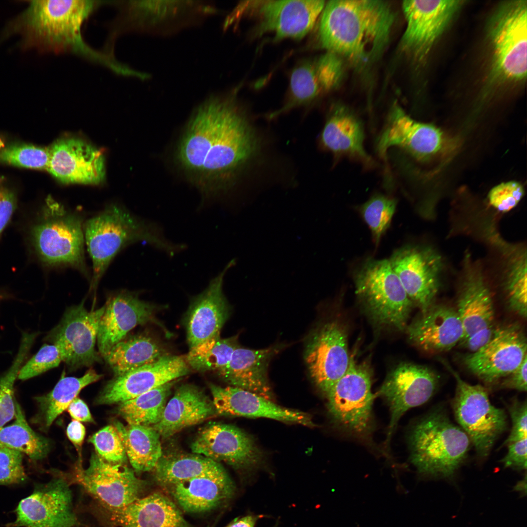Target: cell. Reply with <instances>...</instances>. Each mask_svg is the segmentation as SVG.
<instances>
[{"label":"cell","instance_id":"74e56055","mask_svg":"<svg viewBox=\"0 0 527 527\" xmlns=\"http://www.w3.org/2000/svg\"><path fill=\"white\" fill-rule=\"evenodd\" d=\"M163 355L162 348L155 340L140 334L126 336L103 357L116 376L153 363Z\"/></svg>","mask_w":527,"mask_h":527},{"label":"cell","instance_id":"94428289","mask_svg":"<svg viewBox=\"0 0 527 527\" xmlns=\"http://www.w3.org/2000/svg\"><path fill=\"white\" fill-rule=\"evenodd\" d=\"M74 527H89L80 523V524H78V525H77L76 526H75Z\"/></svg>","mask_w":527,"mask_h":527},{"label":"cell","instance_id":"44dd1931","mask_svg":"<svg viewBox=\"0 0 527 527\" xmlns=\"http://www.w3.org/2000/svg\"><path fill=\"white\" fill-rule=\"evenodd\" d=\"M461 0H405L402 4L406 21L401 40L402 50L417 61L429 53L462 5Z\"/></svg>","mask_w":527,"mask_h":527},{"label":"cell","instance_id":"603a6c76","mask_svg":"<svg viewBox=\"0 0 527 527\" xmlns=\"http://www.w3.org/2000/svg\"><path fill=\"white\" fill-rule=\"evenodd\" d=\"M189 367L185 357L163 355L153 363L115 376L105 385L96 402L120 404L186 375Z\"/></svg>","mask_w":527,"mask_h":527},{"label":"cell","instance_id":"7402d4cb","mask_svg":"<svg viewBox=\"0 0 527 527\" xmlns=\"http://www.w3.org/2000/svg\"><path fill=\"white\" fill-rule=\"evenodd\" d=\"M190 448L195 454L240 470L254 468L262 459L261 451L249 435L219 422H210L200 429Z\"/></svg>","mask_w":527,"mask_h":527},{"label":"cell","instance_id":"91938a15","mask_svg":"<svg viewBox=\"0 0 527 527\" xmlns=\"http://www.w3.org/2000/svg\"><path fill=\"white\" fill-rule=\"evenodd\" d=\"M513 490L518 491L520 493V495L522 496L526 495L527 494V476L526 474L524 479L519 481L516 485L513 487Z\"/></svg>","mask_w":527,"mask_h":527},{"label":"cell","instance_id":"ba28073f","mask_svg":"<svg viewBox=\"0 0 527 527\" xmlns=\"http://www.w3.org/2000/svg\"><path fill=\"white\" fill-rule=\"evenodd\" d=\"M41 221L33 230L35 246L45 264L71 267L86 276L83 218L48 197Z\"/></svg>","mask_w":527,"mask_h":527},{"label":"cell","instance_id":"bcb514c9","mask_svg":"<svg viewBox=\"0 0 527 527\" xmlns=\"http://www.w3.org/2000/svg\"><path fill=\"white\" fill-rule=\"evenodd\" d=\"M97 454L112 464H124L127 457L122 440L114 426L109 425L99 430L88 440Z\"/></svg>","mask_w":527,"mask_h":527},{"label":"cell","instance_id":"484cf974","mask_svg":"<svg viewBox=\"0 0 527 527\" xmlns=\"http://www.w3.org/2000/svg\"><path fill=\"white\" fill-rule=\"evenodd\" d=\"M99 322L97 342L104 357L135 327L153 320L156 306L137 294L121 291L108 297Z\"/></svg>","mask_w":527,"mask_h":527},{"label":"cell","instance_id":"8d00e7d4","mask_svg":"<svg viewBox=\"0 0 527 527\" xmlns=\"http://www.w3.org/2000/svg\"><path fill=\"white\" fill-rule=\"evenodd\" d=\"M124 444L127 457L138 473L153 470L162 456L160 435L153 426L138 425H114Z\"/></svg>","mask_w":527,"mask_h":527},{"label":"cell","instance_id":"3957f363","mask_svg":"<svg viewBox=\"0 0 527 527\" xmlns=\"http://www.w3.org/2000/svg\"><path fill=\"white\" fill-rule=\"evenodd\" d=\"M322 12L319 39L328 52L364 66L386 47L395 17L386 2L330 0Z\"/></svg>","mask_w":527,"mask_h":527},{"label":"cell","instance_id":"4fadbf2b","mask_svg":"<svg viewBox=\"0 0 527 527\" xmlns=\"http://www.w3.org/2000/svg\"><path fill=\"white\" fill-rule=\"evenodd\" d=\"M388 260L413 305L426 312L435 304L441 286V255L429 246L410 244L396 250Z\"/></svg>","mask_w":527,"mask_h":527},{"label":"cell","instance_id":"b9f144b4","mask_svg":"<svg viewBox=\"0 0 527 527\" xmlns=\"http://www.w3.org/2000/svg\"><path fill=\"white\" fill-rule=\"evenodd\" d=\"M238 346L237 336L222 339L219 336L190 348L185 360L197 371H218L227 365Z\"/></svg>","mask_w":527,"mask_h":527},{"label":"cell","instance_id":"60d3db41","mask_svg":"<svg viewBox=\"0 0 527 527\" xmlns=\"http://www.w3.org/2000/svg\"><path fill=\"white\" fill-rule=\"evenodd\" d=\"M15 417L13 424L0 428V446L25 454L33 461L44 459L50 451V441L31 428L17 401Z\"/></svg>","mask_w":527,"mask_h":527},{"label":"cell","instance_id":"9c48e42d","mask_svg":"<svg viewBox=\"0 0 527 527\" xmlns=\"http://www.w3.org/2000/svg\"><path fill=\"white\" fill-rule=\"evenodd\" d=\"M372 371L366 363L350 356L348 367L326 394L327 407L334 423L344 432L363 440L373 430Z\"/></svg>","mask_w":527,"mask_h":527},{"label":"cell","instance_id":"1f68e13d","mask_svg":"<svg viewBox=\"0 0 527 527\" xmlns=\"http://www.w3.org/2000/svg\"><path fill=\"white\" fill-rule=\"evenodd\" d=\"M104 510L109 522L118 527H189L175 503L160 493L142 497L122 508Z\"/></svg>","mask_w":527,"mask_h":527},{"label":"cell","instance_id":"ffe728a7","mask_svg":"<svg viewBox=\"0 0 527 527\" xmlns=\"http://www.w3.org/2000/svg\"><path fill=\"white\" fill-rule=\"evenodd\" d=\"M439 383L437 374L429 368L409 363H403L386 376L375 397H382L390 411L385 447L388 450L398 422L409 409L428 401L435 392Z\"/></svg>","mask_w":527,"mask_h":527},{"label":"cell","instance_id":"9a60e30c","mask_svg":"<svg viewBox=\"0 0 527 527\" xmlns=\"http://www.w3.org/2000/svg\"><path fill=\"white\" fill-rule=\"evenodd\" d=\"M74 480L103 509L127 506L142 497L147 485L126 465L109 463L97 453L92 454L86 469L77 467Z\"/></svg>","mask_w":527,"mask_h":527},{"label":"cell","instance_id":"30bf717a","mask_svg":"<svg viewBox=\"0 0 527 527\" xmlns=\"http://www.w3.org/2000/svg\"><path fill=\"white\" fill-rule=\"evenodd\" d=\"M392 147L421 162H428L449 158L456 152L458 143L440 128L415 120L394 103L377 141L376 149L380 157L385 159Z\"/></svg>","mask_w":527,"mask_h":527},{"label":"cell","instance_id":"6f0895ef","mask_svg":"<svg viewBox=\"0 0 527 527\" xmlns=\"http://www.w3.org/2000/svg\"><path fill=\"white\" fill-rule=\"evenodd\" d=\"M66 434L77 449L80 450L85 435V428L81 422L72 421L67 426Z\"/></svg>","mask_w":527,"mask_h":527},{"label":"cell","instance_id":"8fae6325","mask_svg":"<svg viewBox=\"0 0 527 527\" xmlns=\"http://www.w3.org/2000/svg\"><path fill=\"white\" fill-rule=\"evenodd\" d=\"M442 363L456 381L452 402L456 419L473 443L478 455L485 458L507 429L505 412L491 404L484 387L469 384L447 362Z\"/></svg>","mask_w":527,"mask_h":527},{"label":"cell","instance_id":"ac0fdd59","mask_svg":"<svg viewBox=\"0 0 527 527\" xmlns=\"http://www.w3.org/2000/svg\"><path fill=\"white\" fill-rule=\"evenodd\" d=\"M304 360L313 382L326 396L349 365L348 334L344 324L335 320L316 328L306 343Z\"/></svg>","mask_w":527,"mask_h":527},{"label":"cell","instance_id":"f1b7e54d","mask_svg":"<svg viewBox=\"0 0 527 527\" xmlns=\"http://www.w3.org/2000/svg\"><path fill=\"white\" fill-rule=\"evenodd\" d=\"M405 331L409 340L421 349L430 353L450 350L464 337L462 324L456 309L434 304L421 313L407 325Z\"/></svg>","mask_w":527,"mask_h":527},{"label":"cell","instance_id":"ab89813d","mask_svg":"<svg viewBox=\"0 0 527 527\" xmlns=\"http://www.w3.org/2000/svg\"><path fill=\"white\" fill-rule=\"evenodd\" d=\"M176 380L119 404L118 413L129 425L153 426L161 420Z\"/></svg>","mask_w":527,"mask_h":527},{"label":"cell","instance_id":"277c9868","mask_svg":"<svg viewBox=\"0 0 527 527\" xmlns=\"http://www.w3.org/2000/svg\"><path fill=\"white\" fill-rule=\"evenodd\" d=\"M84 241L92 263L90 288L95 290L115 256L130 244L144 242L174 256L186 248L169 241L156 223L141 219L112 204L83 224Z\"/></svg>","mask_w":527,"mask_h":527},{"label":"cell","instance_id":"f6af8a7d","mask_svg":"<svg viewBox=\"0 0 527 527\" xmlns=\"http://www.w3.org/2000/svg\"><path fill=\"white\" fill-rule=\"evenodd\" d=\"M49 148L26 144H14L0 150V161L15 166L47 170Z\"/></svg>","mask_w":527,"mask_h":527},{"label":"cell","instance_id":"4316f807","mask_svg":"<svg viewBox=\"0 0 527 527\" xmlns=\"http://www.w3.org/2000/svg\"><path fill=\"white\" fill-rule=\"evenodd\" d=\"M216 414L226 416L266 418L313 426L311 417L298 410L280 406L252 392L234 386L209 384Z\"/></svg>","mask_w":527,"mask_h":527},{"label":"cell","instance_id":"e575fe53","mask_svg":"<svg viewBox=\"0 0 527 527\" xmlns=\"http://www.w3.org/2000/svg\"><path fill=\"white\" fill-rule=\"evenodd\" d=\"M179 506L192 513L210 511L233 496L235 486L226 472L203 475L169 486Z\"/></svg>","mask_w":527,"mask_h":527},{"label":"cell","instance_id":"e0dca14e","mask_svg":"<svg viewBox=\"0 0 527 527\" xmlns=\"http://www.w3.org/2000/svg\"><path fill=\"white\" fill-rule=\"evenodd\" d=\"M104 310L103 305L89 311L83 301L67 309L59 324L46 336V341L60 348L69 370L90 366L100 361L95 345Z\"/></svg>","mask_w":527,"mask_h":527},{"label":"cell","instance_id":"8992f818","mask_svg":"<svg viewBox=\"0 0 527 527\" xmlns=\"http://www.w3.org/2000/svg\"><path fill=\"white\" fill-rule=\"evenodd\" d=\"M120 11L111 28L109 39L127 31L169 36L200 25L220 10L203 0L113 1Z\"/></svg>","mask_w":527,"mask_h":527},{"label":"cell","instance_id":"d6986e66","mask_svg":"<svg viewBox=\"0 0 527 527\" xmlns=\"http://www.w3.org/2000/svg\"><path fill=\"white\" fill-rule=\"evenodd\" d=\"M324 5L325 1L320 0L252 1L239 4L233 12L251 11L258 16V35L269 32L276 40L301 39L313 28Z\"/></svg>","mask_w":527,"mask_h":527},{"label":"cell","instance_id":"7bdbcfd3","mask_svg":"<svg viewBox=\"0 0 527 527\" xmlns=\"http://www.w3.org/2000/svg\"><path fill=\"white\" fill-rule=\"evenodd\" d=\"M36 336V333H23L16 358L8 370L0 378V428L15 416L14 383Z\"/></svg>","mask_w":527,"mask_h":527},{"label":"cell","instance_id":"680465c9","mask_svg":"<svg viewBox=\"0 0 527 527\" xmlns=\"http://www.w3.org/2000/svg\"><path fill=\"white\" fill-rule=\"evenodd\" d=\"M258 519V517L254 515L236 518L229 524L228 527H254Z\"/></svg>","mask_w":527,"mask_h":527},{"label":"cell","instance_id":"f907efd6","mask_svg":"<svg viewBox=\"0 0 527 527\" xmlns=\"http://www.w3.org/2000/svg\"><path fill=\"white\" fill-rule=\"evenodd\" d=\"M508 410L512 421V428L504 445L514 442L527 437V402L514 399L508 405Z\"/></svg>","mask_w":527,"mask_h":527},{"label":"cell","instance_id":"d4e9b609","mask_svg":"<svg viewBox=\"0 0 527 527\" xmlns=\"http://www.w3.org/2000/svg\"><path fill=\"white\" fill-rule=\"evenodd\" d=\"M343 68L341 57L330 52L301 62L291 74L286 102L267 118L273 120L295 107L311 102L335 88L341 81Z\"/></svg>","mask_w":527,"mask_h":527},{"label":"cell","instance_id":"11a10c76","mask_svg":"<svg viewBox=\"0 0 527 527\" xmlns=\"http://www.w3.org/2000/svg\"><path fill=\"white\" fill-rule=\"evenodd\" d=\"M496 328V326L493 325L480 330L461 342L459 345L469 353L476 352L490 340Z\"/></svg>","mask_w":527,"mask_h":527},{"label":"cell","instance_id":"d6a6232c","mask_svg":"<svg viewBox=\"0 0 527 527\" xmlns=\"http://www.w3.org/2000/svg\"><path fill=\"white\" fill-rule=\"evenodd\" d=\"M216 414L212 400L190 384L179 387L166 403L161 420L153 426L164 439L206 420Z\"/></svg>","mask_w":527,"mask_h":527},{"label":"cell","instance_id":"c3c4849f","mask_svg":"<svg viewBox=\"0 0 527 527\" xmlns=\"http://www.w3.org/2000/svg\"><path fill=\"white\" fill-rule=\"evenodd\" d=\"M22 460L21 452L0 446V486L20 484L27 480Z\"/></svg>","mask_w":527,"mask_h":527},{"label":"cell","instance_id":"9f6ffc18","mask_svg":"<svg viewBox=\"0 0 527 527\" xmlns=\"http://www.w3.org/2000/svg\"><path fill=\"white\" fill-rule=\"evenodd\" d=\"M67 409L74 420L83 422L94 421L87 405L78 397L72 401Z\"/></svg>","mask_w":527,"mask_h":527},{"label":"cell","instance_id":"2e32d148","mask_svg":"<svg viewBox=\"0 0 527 527\" xmlns=\"http://www.w3.org/2000/svg\"><path fill=\"white\" fill-rule=\"evenodd\" d=\"M527 339L523 328L513 323L496 327L490 340L476 352L464 355L465 367L485 383L502 380L527 357Z\"/></svg>","mask_w":527,"mask_h":527},{"label":"cell","instance_id":"5bb4252c","mask_svg":"<svg viewBox=\"0 0 527 527\" xmlns=\"http://www.w3.org/2000/svg\"><path fill=\"white\" fill-rule=\"evenodd\" d=\"M15 512V520L6 527H74L79 523L70 485L60 476L36 484Z\"/></svg>","mask_w":527,"mask_h":527},{"label":"cell","instance_id":"f35d334b","mask_svg":"<svg viewBox=\"0 0 527 527\" xmlns=\"http://www.w3.org/2000/svg\"><path fill=\"white\" fill-rule=\"evenodd\" d=\"M153 471L156 481L166 486L199 476L226 472L220 463L195 453L162 456Z\"/></svg>","mask_w":527,"mask_h":527},{"label":"cell","instance_id":"7c38bea8","mask_svg":"<svg viewBox=\"0 0 527 527\" xmlns=\"http://www.w3.org/2000/svg\"><path fill=\"white\" fill-rule=\"evenodd\" d=\"M527 0L511 1L498 8L490 24L493 70L507 80L518 81L527 76Z\"/></svg>","mask_w":527,"mask_h":527},{"label":"cell","instance_id":"5b68a950","mask_svg":"<svg viewBox=\"0 0 527 527\" xmlns=\"http://www.w3.org/2000/svg\"><path fill=\"white\" fill-rule=\"evenodd\" d=\"M470 440L437 408L417 422L409 437L410 460L422 476L449 479L464 462Z\"/></svg>","mask_w":527,"mask_h":527},{"label":"cell","instance_id":"52a82bcc","mask_svg":"<svg viewBox=\"0 0 527 527\" xmlns=\"http://www.w3.org/2000/svg\"><path fill=\"white\" fill-rule=\"evenodd\" d=\"M356 294L377 324L405 330L414 306L388 259L368 258L353 275Z\"/></svg>","mask_w":527,"mask_h":527},{"label":"cell","instance_id":"d590c367","mask_svg":"<svg viewBox=\"0 0 527 527\" xmlns=\"http://www.w3.org/2000/svg\"><path fill=\"white\" fill-rule=\"evenodd\" d=\"M102 376L93 369H89L83 376L79 378L64 377L62 374L50 392L35 398L38 410L31 422L41 430H47L57 417L77 397L82 388L98 381Z\"/></svg>","mask_w":527,"mask_h":527},{"label":"cell","instance_id":"4dcf8cb0","mask_svg":"<svg viewBox=\"0 0 527 527\" xmlns=\"http://www.w3.org/2000/svg\"><path fill=\"white\" fill-rule=\"evenodd\" d=\"M365 132L360 119L344 106H336L329 113L319 137L323 149L335 158L345 157L367 165L372 160L364 146Z\"/></svg>","mask_w":527,"mask_h":527},{"label":"cell","instance_id":"ee69618b","mask_svg":"<svg viewBox=\"0 0 527 527\" xmlns=\"http://www.w3.org/2000/svg\"><path fill=\"white\" fill-rule=\"evenodd\" d=\"M396 206L395 198L380 193L373 195L360 206V213L369 228L376 245L389 227Z\"/></svg>","mask_w":527,"mask_h":527},{"label":"cell","instance_id":"816d5d0a","mask_svg":"<svg viewBox=\"0 0 527 527\" xmlns=\"http://www.w3.org/2000/svg\"><path fill=\"white\" fill-rule=\"evenodd\" d=\"M508 450L501 462L505 467L519 470L527 468V438L507 445Z\"/></svg>","mask_w":527,"mask_h":527},{"label":"cell","instance_id":"836d02e7","mask_svg":"<svg viewBox=\"0 0 527 527\" xmlns=\"http://www.w3.org/2000/svg\"><path fill=\"white\" fill-rule=\"evenodd\" d=\"M277 350L274 347L251 349L239 346L227 365L218 371L220 377L232 386L255 393L273 401V394L267 377L270 359Z\"/></svg>","mask_w":527,"mask_h":527},{"label":"cell","instance_id":"6125c7cd","mask_svg":"<svg viewBox=\"0 0 527 527\" xmlns=\"http://www.w3.org/2000/svg\"><path fill=\"white\" fill-rule=\"evenodd\" d=\"M4 146L3 141L0 139V148L3 147Z\"/></svg>","mask_w":527,"mask_h":527},{"label":"cell","instance_id":"f5cc1de1","mask_svg":"<svg viewBox=\"0 0 527 527\" xmlns=\"http://www.w3.org/2000/svg\"><path fill=\"white\" fill-rule=\"evenodd\" d=\"M16 206L14 193L0 179V233L9 221Z\"/></svg>","mask_w":527,"mask_h":527},{"label":"cell","instance_id":"681fc988","mask_svg":"<svg viewBox=\"0 0 527 527\" xmlns=\"http://www.w3.org/2000/svg\"><path fill=\"white\" fill-rule=\"evenodd\" d=\"M524 194V190L521 184L515 181H509L493 187L488 194V200L496 210L506 213L517 206Z\"/></svg>","mask_w":527,"mask_h":527},{"label":"cell","instance_id":"cb8c5ba5","mask_svg":"<svg viewBox=\"0 0 527 527\" xmlns=\"http://www.w3.org/2000/svg\"><path fill=\"white\" fill-rule=\"evenodd\" d=\"M49 149L48 171L64 183L96 184L105 177V157L92 144L77 137L58 139Z\"/></svg>","mask_w":527,"mask_h":527},{"label":"cell","instance_id":"db71d44e","mask_svg":"<svg viewBox=\"0 0 527 527\" xmlns=\"http://www.w3.org/2000/svg\"><path fill=\"white\" fill-rule=\"evenodd\" d=\"M527 357L515 370L502 380L501 388L527 391Z\"/></svg>","mask_w":527,"mask_h":527},{"label":"cell","instance_id":"7dc6e473","mask_svg":"<svg viewBox=\"0 0 527 527\" xmlns=\"http://www.w3.org/2000/svg\"><path fill=\"white\" fill-rule=\"evenodd\" d=\"M63 361L60 348L55 344H44L21 367L18 378L24 381L36 377L58 366Z\"/></svg>","mask_w":527,"mask_h":527},{"label":"cell","instance_id":"f546056e","mask_svg":"<svg viewBox=\"0 0 527 527\" xmlns=\"http://www.w3.org/2000/svg\"><path fill=\"white\" fill-rule=\"evenodd\" d=\"M456 309L464 330L463 341L476 332L495 325L492 297L482 270L466 257ZM461 341V342H462Z\"/></svg>","mask_w":527,"mask_h":527},{"label":"cell","instance_id":"7a4b0ae2","mask_svg":"<svg viewBox=\"0 0 527 527\" xmlns=\"http://www.w3.org/2000/svg\"><path fill=\"white\" fill-rule=\"evenodd\" d=\"M104 0H36L10 20L1 32L6 39L20 36V46L54 52H69L126 75L128 66L114 54L90 46L84 40L82 26L91 13Z\"/></svg>","mask_w":527,"mask_h":527},{"label":"cell","instance_id":"6da1fadb","mask_svg":"<svg viewBox=\"0 0 527 527\" xmlns=\"http://www.w3.org/2000/svg\"><path fill=\"white\" fill-rule=\"evenodd\" d=\"M258 134L234 93L213 94L195 110L178 144L182 169L203 182L231 181L260 154Z\"/></svg>","mask_w":527,"mask_h":527},{"label":"cell","instance_id":"83f0119b","mask_svg":"<svg viewBox=\"0 0 527 527\" xmlns=\"http://www.w3.org/2000/svg\"><path fill=\"white\" fill-rule=\"evenodd\" d=\"M231 263L191 301L185 320L187 341L190 348L220 336L229 316V306L223 286L224 275L231 267Z\"/></svg>","mask_w":527,"mask_h":527}]
</instances>
